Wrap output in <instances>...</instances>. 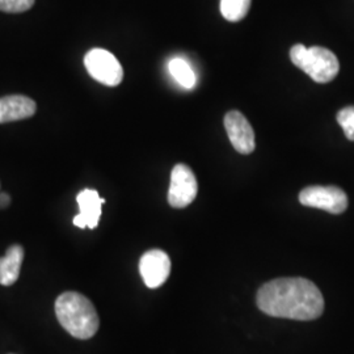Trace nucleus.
<instances>
[{
  "label": "nucleus",
  "instance_id": "nucleus-9",
  "mask_svg": "<svg viewBox=\"0 0 354 354\" xmlns=\"http://www.w3.org/2000/svg\"><path fill=\"white\" fill-rule=\"evenodd\" d=\"M76 201L80 209V213L74 218L76 227H88L91 230L97 227L102 216V206L105 203V200L99 196L97 190H82L77 194Z\"/></svg>",
  "mask_w": 354,
  "mask_h": 354
},
{
  "label": "nucleus",
  "instance_id": "nucleus-13",
  "mask_svg": "<svg viewBox=\"0 0 354 354\" xmlns=\"http://www.w3.org/2000/svg\"><path fill=\"white\" fill-rule=\"evenodd\" d=\"M251 1L252 0H221V13L228 21H241L250 11Z\"/></svg>",
  "mask_w": 354,
  "mask_h": 354
},
{
  "label": "nucleus",
  "instance_id": "nucleus-4",
  "mask_svg": "<svg viewBox=\"0 0 354 354\" xmlns=\"http://www.w3.org/2000/svg\"><path fill=\"white\" fill-rule=\"evenodd\" d=\"M89 75L108 87L118 86L124 79V70L112 53L104 49H92L84 58Z\"/></svg>",
  "mask_w": 354,
  "mask_h": 354
},
{
  "label": "nucleus",
  "instance_id": "nucleus-3",
  "mask_svg": "<svg viewBox=\"0 0 354 354\" xmlns=\"http://www.w3.org/2000/svg\"><path fill=\"white\" fill-rule=\"evenodd\" d=\"M290 59L314 82L322 84L332 82L340 71L337 57L322 46L306 48L301 44L294 45L290 50Z\"/></svg>",
  "mask_w": 354,
  "mask_h": 354
},
{
  "label": "nucleus",
  "instance_id": "nucleus-7",
  "mask_svg": "<svg viewBox=\"0 0 354 354\" xmlns=\"http://www.w3.org/2000/svg\"><path fill=\"white\" fill-rule=\"evenodd\" d=\"M140 273L147 288H160L171 274V260L160 250H151L140 257Z\"/></svg>",
  "mask_w": 354,
  "mask_h": 354
},
{
  "label": "nucleus",
  "instance_id": "nucleus-2",
  "mask_svg": "<svg viewBox=\"0 0 354 354\" xmlns=\"http://www.w3.org/2000/svg\"><path fill=\"white\" fill-rule=\"evenodd\" d=\"M55 315L71 336L80 340L93 337L100 326L95 306L80 292L66 291L55 301Z\"/></svg>",
  "mask_w": 354,
  "mask_h": 354
},
{
  "label": "nucleus",
  "instance_id": "nucleus-11",
  "mask_svg": "<svg viewBox=\"0 0 354 354\" xmlns=\"http://www.w3.org/2000/svg\"><path fill=\"white\" fill-rule=\"evenodd\" d=\"M24 260V248L19 244L11 245L6 256L0 257V285L11 286L19 277Z\"/></svg>",
  "mask_w": 354,
  "mask_h": 354
},
{
  "label": "nucleus",
  "instance_id": "nucleus-16",
  "mask_svg": "<svg viewBox=\"0 0 354 354\" xmlns=\"http://www.w3.org/2000/svg\"><path fill=\"white\" fill-rule=\"evenodd\" d=\"M11 203V198L7 193H0V209H4L7 207Z\"/></svg>",
  "mask_w": 354,
  "mask_h": 354
},
{
  "label": "nucleus",
  "instance_id": "nucleus-6",
  "mask_svg": "<svg viewBox=\"0 0 354 354\" xmlns=\"http://www.w3.org/2000/svg\"><path fill=\"white\" fill-rule=\"evenodd\" d=\"M197 192V178L189 167L181 163L175 165L171 174L168 203L175 209H184L196 200Z\"/></svg>",
  "mask_w": 354,
  "mask_h": 354
},
{
  "label": "nucleus",
  "instance_id": "nucleus-14",
  "mask_svg": "<svg viewBox=\"0 0 354 354\" xmlns=\"http://www.w3.org/2000/svg\"><path fill=\"white\" fill-rule=\"evenodd\" d=\"M337 122L342 127L345 137L354 140V106H346L337 113Z\"/></svg>",
  "mask_w": 354,
  "mask_h": 354
},
{
  "label": "nucleus",
  "instance_id": "nucleus-12",
  "mask_svg": "<svg viewBox=\"0 0 354 354\" xmlns=\"http://www.w3.org/2000/svg\"><path fill=\"white\" fill-rule=\"evenodd\" d=\"M168 70L174 79L184 88L192 89L196 86V75L189 64L183 58H174L168 64Z\"/></svg>",
  "mask_w": 354,
  "mask_h": 354
},
{
  "label": "nucleus",
  "instance_id": "nucleus-5",
  "mask_svg": "<svg viewBox=\"0 0 354 354\" xmlns=\"http://www.w3.org/2000/svg\"><path fill=\"white\" fill-rule=\"evenodd\" d=\"M299 203L307 207L326 210L330 214H342L348 207V197L337 187H307L299 193Z\"/></svg>",
  "mask_w": 354,
  "mask_h": 354
},
{
  "label": "nucleus",
  "instance_id": "nucleus-1",
  "mask_svg": "<svg viewBox=\"0 0 354 354\" xmlns=\"http://www.w3.org/2000/svg\"><path fill=\"white\" fill-rule=\"evenodd\" d=\"M256 304L269 317L299 322L315 320L324 311V298L317 285L301 277L266 282L257 291Z\"/></svg>",
  "mask_w": 354,
  "mask_h": 354
},
{
  "label": "nucleus",
  "instance_id": "nucleus-8",
  "mask_svg": "<svg viewBox=\"0 0 354 354\" xmlns=\"http://www.w3.org/2000/svg\"><path fill=\"white\" fill-rule=\"evenodd\" d=\"M225 127L230 142L236 151L244 155L254 151V131L245 115L238 111H230L225 115Z\"/></svg>",
  "mask_w": 354,
  "mask_h": 354
},
{
  "label": "nucleus",
  "instance_id": "nucleus-10",
  "mask_svg": "<svg viewBox=\"0 0 354 354\" xmlns=\"http://www.w3.org/2000/svg\"><path fill=\"white\" fill-rule=\"evenodd\" d=\"M36 102L21 95H11L0 99V124L20 121L36 113Z\"/></svg>",
  "mask_w": 354,
  "mask_h": 354
},
{
  "label": "nucleus",
  "instance_id": "nucleus-15",
  "mask_svg": "<svg viewBox=\"0 0 354 354\" xmlns=\"http://www.w3.org/2000/svg\"><path fill=\"white\" fill-rule=\"evenodd\" d=\"M35 4V0H0V11L8 13L26 12Z\"/></svg>",
  "mask_w": 354,
  "mask_h": 354
}]
</instances>
